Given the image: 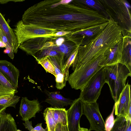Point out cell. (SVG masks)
<instances>
[{"mask_svg":"<svg viewBox=\"0 0 131 131\" xmlns=\"http://www.w3.org/2000/svg\"><path fill=\"white\" fill-rule=\"evenodd\" d=\"M110 131H131V117L116 116Z\"/></svg>","mask_w":131,"mask_h":131,"instance_id":"obj_19","label":"cell"},{"mask_svg":"<svg viewBox=\"0 0 131 131\" xmlns=\"http://www.w3.org/2000/svg\"><path fill=\"white\" fill-rule=\"evenodd\" d=\"M103 69L105 83L109 86L111 96L115 103L126 85L127 78L131 76V71L120 63L105 66Z\"/></svg>","mask_w":131,"mask_h":131,"instance_id":"obj_3","label":"cell"},{"mask_svg":"<svg viewBox=\"0 0 131 131\" xmlns=\"http://www.w3.org/2000/svg\"><path fill=\"white\" fill-rule=\"evenodd\" d=\"M103 67L92 77L81 90L79 98L83 102L90 103L96 102L102 89L106 83Z\"/></svg>","mask_w":131,"mask_h":131,"instance_id":"obj_7","label":"cell"},{"mask_svg":"<svg viewBox=\"0 0 131 131\" xmlns=\"http://www.w3.org/2000/svg\"><path fill=\"white\" fill-rule=\"evenodd\" d=\"M123 45V39L115 47L108 50L103 54L105 57L103 64L104 67L119 63L122 57Z\"/></svg>","mask_w":131,"mask_h":131,"instance_id":"obj_14","label":"cell"},{"mask_svg":"<svg viewBox=\"0 0 131 131\" xmlns=\"http://www.w3.org/2000/svg\"><path fill=\"white\" fill-rule=\"evenodd\" d=\"M83 113L88 120L90 131H105V122L100 111L99 104L95 102H83Z\"/></svg>","mask_w":131,"mask_h":131,"instance_id":"obj_9","label":"cell"},{"mask_svg":"<svg viewBox=\"0 0 131 131\" xmlns=\"http://www.w3.org/2000/svg\"><path fill=\"white\" fill-rule=\"evenodd\" d=\"M62 131H69L68 125H62Z\"/></svg>","mask_w":131,"mask_h":131,"instance_id":"obj_33","label":"cell"},{"mask_svg":"<svg viewBox=\"0 0 131 131\" xmlns=\"http://www.w3.org/2000/svg\"><path fill=\"white\" fill-rule=\"evenodd\" d=\"M115 107L114 105L111 114L106 119L105 124V131H110L114 125V113L115 111Z\"/></svg>","mask_w":131,"mask_h":131,"instance_id":"obj_27","label":"cell"},{"mask_svg":"<svg viewBox=\"0 0 131 131\" xmlns=\"http://www.w3.org/2000/svg\"><path fill=\"white\" fill-rule=\"evenodd\" d=\"M16 131H21L19 129H17Z\"/></svg>","mask_w":131,"mask_h":131,"instance_id":"obj_37","label":"cell"},{"mask_svg":"<svg viewBox=\"0 0 131 131\" xmlns=\"http://www.w3.org/2000/svg\"><path fill=\"white\" fill-rule=\"evenodd\" d=\"M123 38L117 23L110 18L103 30L87 44L79 47L78 52L71 66L73 71L90 63L107 50L115 47Z\"/></svg>","mask_w":131,"mask_h":131,"instance_id":"obj_2","label":"cell"},{"mask_svg":"<svg viewBox=\"0 0 131 131\" xmlns=\"http://www.w3.org/2000/svg\"><path fill=\"white\" fill-rule=\"evenodd\" d=\"M131 33L123 37L122 57L119 63L126 66L131 71Z\"/></svg>","mask_w":131,"mask_h":131,"instance_id":"obj_17","label":"cell"},{"mask_svg":"<svg viewBox=\"0 0 131 131\" xmlns=\"http://www.w3.org/2000/svg\"><path fill=\"white\" fill-rule=\"evenodd\" d=\"M6 46V44L0 40V48H5Z\"/></svg>","mask_w":131,"mask_h":131,"instance_id":"obj_34","label":"cell"},{"mask_svg":"<svg viewBox=\"0 0 131 131\" xmlns=\"http://www.w3.org/2000/svg\"><path fill=\"white\" fill-rule=\"evenodd\" d=\"M7 107L6 106L0 105V113L5 111Z\"/></svg>","mask_w":131,"mask_h":131,"instance_id":"obj_35","label":"cell"},{"mask_svg":"<svg viewBox=\"0 0 131 131\" xmlns=\"http://www.w3.org/2000/svg\"><path fill=\"white\" fill-rule=\"evenodd\" d=\"M24 1V0H0V3L4 4L10 1H13L15 2H22Z\"/></svg>","mask_w":131,"mask_h":131,"instance_id":"obj_31","label":"cell"},{"mask_svg":"<svg viewBox=\"0 0 131 131\" xmlns=\"http://www.w3.org/2000/svg\"><path fill=\"white\" fill-rule=\"evenodd\" d=\"M20 97L14 94L0 96V105L8 107H12L15 108L16 106L20 100Z\"/></svg>","mask_w":131,"mask_h":131,"instance_id":"obj_24","label":"cell"},{"mask_svg":"<svg viewBox=\"0 0 131 131\" xmlns=\"http://www.w3.org/2000/svg\"><path fill=\"white\" fill-rule=\"evenodd\" d=\"M25 123H23V124L26 129L29 131H31L34 128L32 125V121H30L29 120H27L25 121Z\"/></svg>","mask_w":131,"mask_h":131,"instance_id":"obj_30","label":"cell"},{"mask_svg":"<svg viewBox=\"0 0 131 131\" xmlns=\"http://www.w3.org/2000/svg\"><path fill=\"white\" fill-rule=\"evenodd\" d=\"M43 114L47 124L48 131H54L56 125L53 116V108L50 107L46 108Z\"/></svg>","mask_w":131,"mask_h":131,"instance_id":"obj_22","label":"cell"},{"mask_svg":"<svg viewBox=\"0 0 131 131\" xmlns=\"http://www.w3.org/2000/svg\"><path fill=\"white\" fill-rule=\"evenodd\" d=\"M0 72L16 90L18 87L19 71L10 62L0 60Z\"/></svg>","mask_w":131,"mask_h":131,"instance_id":"obj_13","label":"cell"},{"mask_svg":"<svg viewBox=\"0 0 131 131\" xmlns=\"http://www.w3.org/2000/svg\"><path fill=\"white\" fill-rule=\"evenodd\" d=\"M99 19L98 13L78 0H47L28 8L23 15L24 24L72 33L93 26Z\"/></svg>","mask_w":131,"mask_h":131,"instance_id":"obj_1","label":"cell"},{"mask_svg":"<svg viewBox=\"0 0 131 131\" xmlns=\"http://www.w3.org/2000/svg\"><path fill=\"white\" fill-rule=\"evenodd\" d=\"M65 40V36L58 37L55 40V44L56 46H59L64 42Z\"/></svg>","mask_w":131,"mask_h":131,"instance_id":"obj_28","label":"cell"},{"mask_svg":"<svg viewBox=\"0 0 131 131\" xmlns=\"http://www.w3.org/2000/svg\"><path fill=\"white\" fill-rule=\"evenodd\" d=\"M17 126L10 114L5 111L0 113V131H16Z\"/></svg>","mask_w":131,"mask_h":131,"instance_id":"obj_18","label":"cell"},{"mask_svg":"<svg viewBox=\"0 0 131 131\" xmlns=\"http://www.w3.org/2000/svg\"><path fill=\"white\" fill-rule=\"evenodd\" d=\"M38 63L41 65L47 72H48L53 75L56 77L54 67L51 61L47 57L41 58L36 60Z\"/></svg>","mask_w":131,"mask_h":131,"instance_id":"obj_26","label":"cell"},{"mask_svg":"<svg viewBox=\"0 0 131 131\" xmlns=\"http://www.w3.org/2000/svg\"><path fill=\"white\" fill-rule=\"evenodd\" d=\"M19 108V114L25 121L35 117L36 114L41 111V106L37 99L30 100L27 97H23Z\"/></svg>","mask_w":131,"mask_h":131,"instance_id":"obj_12","label":"cell"},{"mask_svg":"<svg viewBox=\"0 0 131 131\" xmlns=\"http://www.w3.org/2000/svg\"><path fill=\"white\" fill-rule=\"evenodd\" d=\"M0 40L2 41L1 38L0 36Z\"/></svg>","mask_w":131,"mask_h":131,"instance_id":"obj_38","label":"cell"},{"mask_svg":"<svg viewBox=\"0 0 131 131\" xmlns=\"http://www.w3.org/2000/svg\"><path fill=\"white\" fill-rule=\"evenodd\" d=\"M17 39L18 47L28 40L39 37H59L61 36L60 32L42 28L31 24H25L22 20L17 23L13 30Z\"/></svg>","mask_w":131,"mask_h":131,"instance_id":"obj_6","label":"cell"},{"mask_svg":"<svg viewBox=\"0 0 131 131\" xmlns=\"http://www.w3.org/2000/svg\"><path fill=\"white\" fill-rule=\"evenodd\" d=\"M0 29L6 36L12 46L14 53H16L19 48L17 39L13 30L0 12Z\"/></svg>","mask_w":131,"mask_h":131,"instance_id":"obj_16","label":"cell"},{"mask_svg":"<svg viewBox=\"0 0 131 131\" xmlns=\"http://www.w3.org/2000/svg\"><path fill=\"white\" fill-rule=\"evenodd\" d=\"M42 123L37 124L31 131H48L47 127L43 128L42 126Z\"/></svg>","mask_w":131,"mask_h":131,"instance_id":"obj_29","label":"cell"},{"mask_svg":"<svg viewBox=\"0 0 131 131\" xmlns=\"http://www.w3.org/2000/svg\"><path fill=\"white\" fill-rule=\"evenodd\" d=\"M109 18L121 29L123 37L131 33L130 12L124 0H101Z\"/></svg>","mask_w":131,"mask_h":131,"instance_id":"obj_4","label":"cell"},{"mask_svg":"<svg viewBox=\"0 0 131 131\" xmlns=\"http://www.w3.org/2000/svg\"><path fill=\"white\" fill-rule=\"evenodd\" d=\"M78 50L79 47H78L72 52L64 66V75L66 81H68L69 78V68L74 62L78 54Z\"/></svg>","mask_w":131,"mask_h":131,"instance_id":"obj_25","label":"cell"},{"mask_svg":"<svg viewBox=\"0 0 131 131\" xmlns=\"http://www.w3.org/2000/svg\"><path fill=\"white\" fill-rule=\"evenodd\" d=\"M105 59L102 54L85 66L74 70L69 76L68 80L71 88L76 90H82L92 77L104 67Z\"/></svg>","mask_w":131,"mask_h":131,"instance_id":"obj_5","label":"cell"},{"mask_svg":"<svg viewBox=\"0 0 131 131\" xmlns=\"http://www.w3.org/2000/svg\"><path fill=\"white\" fill-rule=\"evenodd\" d=\"M78 1L81 3L96 11L103 16L109 19V16L101 0H79Z\"/></svg>","mask_w":131,"mask_h":131,"instance_id":"obj_20","label":"cell"},{"mask_svg":"<svg viewBox=\"0 0 131 131\" xmlns=\"http://www.w3.org/2000/svg\"><path fill=\"white\" fill-rule=\"evenodd\" d=\"M47 97L45 102L50 104L53 108H64L65 106L71 105L73 101L63 97L57 92H50L45 91Z\"/></svg>","mask_w":131,"mask_h":131,"instance_id":"obj_15","label":"cell"},{"mask_svg":"<svg viewBox=\"0 0 131 131\" xmlns=\"http://www.w3.org/2000/svg\"><path fill=\"white\" fill-rule=\"evenodd\" d=\"M67 111L69 131H79L80 118L83 115V102L79 98L75 99Z\"/></svg>","mask_w":131,"mask_h":131,"instance_id":"obj_10","label":"cell"},{"mask_svg":"<svg viewBox=\"0 0 131 131\" xmlns=\"http://www.w3.org/2000/svg\"><path fill=\"white\" fill-rule=\"evenodd\" d=\"M53 116L56 125L60 123L62 125H68L67 110L65 108H53Z\"/></svg>","mask_w":131,"mask_h":131,"instance_id":"obj_23","label":"cell"},{"mask_svg":"<svg viewBox=\"0 0 131 131\" xmlns=\"http://www.w3.org/2000/svg\"><path fill=\"white\" fill-rule=\"evenodd\" d=\"M79 131H90L87 128L80 127L79 128Z\"/></svg>","mask_w":131,"mask_h":131,"instance_id":"obj_36","label":"cell"},{"mask_svg":"<svg viewBox=\"0 0 131 131\" xmlns=\"http://www.w3.org/2000/svg\"><path fill=\"white\" fill-rule=\"evenodd\" d=\"M130 92V85L128 82L120 94L118 101L115 103L114 112L116 116H129V110L131 107Z\"/></svg>","mask_w":131,"mask_h":131,"instance_id":"obj_11","label":"cell"},{"mask_svg":"<svg viewBox=\"0 0 131 131\" xmlns=\"http://www.w3.org/2000/svg\"><path fill=\"white\" fill-rule=\"evenodd\" d=\"M18 92L0 72V96L14 94Z\"/></svg>","mask_w":131,"mask_h":131,"instance_id":"obj_21","label":"cell"},{"mask_svg":"<svg viewBox=\"0 0 131 131\" xmlns=\"http://www.w3.org/2000/svg\"><path fill=\"white\" fill-rule=\"evenodd\" d=\"M54 131H62V125L60 123L57 124Z\"/></svg>","mask_w":131,"mask_h":131,"instance_id":"obj_32","label":"cell"},{"mask_svg":"<svg viewBox=\"0 0 131 131\" xmlns=\"http://www.w3.org/2000/svg\"><path fill=\"white\" fill-rule=\"evenodd\" d=\"M108 22L90 26L73 32L70 34V40L78 47L86 45L103 30Z\"/></svg>","mask_w":131,"mask_h":131,"instance_id":"obj_8","label":"cell"}]
</instances>
